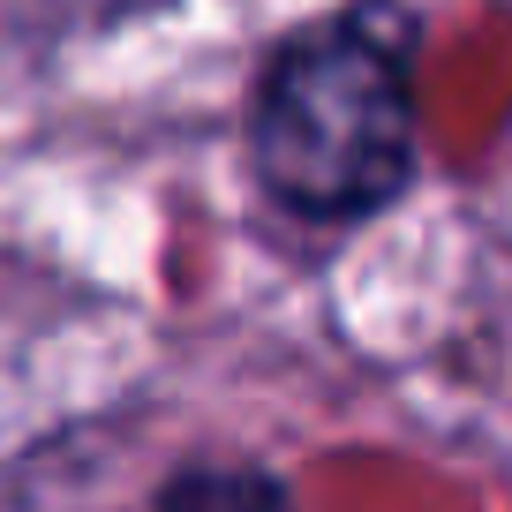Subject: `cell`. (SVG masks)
I'll use <instances>...</instances> for the list:
<instances>
[{
    "label": "cell",
    "mask_w": 512,
    "mask_h": 512,
    "mask_svg": "<svg viewBox=\"0 0 512 512\" xmlns=\"http://www.w3.org/2000/svg\"><path fill=\"white\" fill-rule=\"evenodd\" d=\"M415 38L400 8H347L287 38L256 91V174L302 219H362L415 166Z\"/></svg>",
    "instance_id": "6da1fadb"
},
{
    "label": "cell",
    "mask_w": 512,
    "mask_h": 512,
    "mask_svg": "<svg viewBox=\"0 0 512 512\" xmlns=\"http://www.w3.org/2000/svg\"><path fill=\"white\" fill-rule=\"evenodd\" d=\"M166 512H287L272 475H249V467H204V475H181L166 490Z\"/></svg>",
    "instance_id": "7a4b0ae2"
}]
</instances>
